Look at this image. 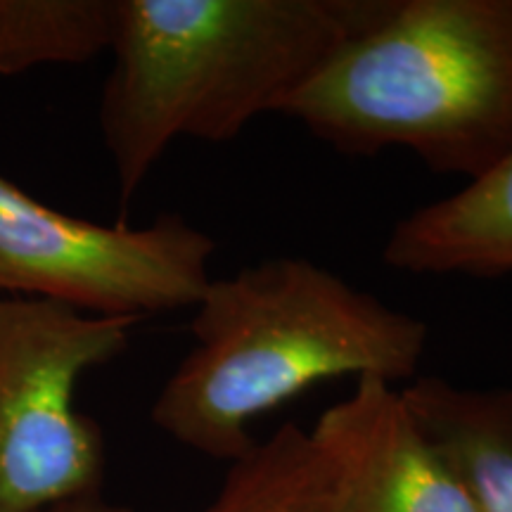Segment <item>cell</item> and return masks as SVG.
<instances>
[{"instance_id":"6da1fadb","label":"cell","mask_w":512,"mask_h":512,"mask_svg":"<svg viewBox=\"0 0 512 512\" xmlns=\"http://www.w3.org/2000/svg\"><path fill=\"white\" fill-rule=\"evenodd\" d=\"M392 0H114L100 133L128 204L178 138L280 112Z\"/></svg>"},{"instance_id":"7a4b0ae2","label":"cell","mask_w":512,"mask_h":512,"mask_svg":"<svg viewBox=\"0 0 512 512\" xmlns=\"http://www.w3.org/2000/svg\"><path fill=\"white\" fill-rule=\"evenodd\" d=\"M192 313L195 347L150 415L178 444L228 463L256 446V418L335 377L408 380L430 339L425 320L304 256H271L211 278Z\"/></svg>"},{"instance_id":"3957f363","label":"cell","mask_w":512,"mask_h":512,"mask_svg":"<svg viewBox=\"0 0 512 512\" xmlns=\"http://www.w3.org/2000/svg\"><path fill=\"white\" fill-rule=\"evenodd\" d=\"M283 114L344 155L401 147L475 181L512 152V0H392Z\"/></svg>"},{"instance_id":"277c9868","label":"cell","mask_w":512,"mask_h":512,"mask_svg":"<svg viewBox=\"0 0 512 512\" xmlns=\"http://www.w3.org/2000/svg\"><path fill=\"white\" fill-rule=\"evenodd\" d=\"M140 323L34 297H0V512L100 494L105 439L76 387L119 358Z\"/></svg>"},{"instance_id":"5b68a950","label":"cell","mask_w":512,"mask_h":512,"mask_svg":"<svg viewBox=\"0 0 512 512\" xmlns=\"http://www.w3.org/2000/svg\"><path fill=\"white\" fill-rule=\"evenodd\" d=\"M216 240L176 214L131 228L64 214L0 176V297H34L100 316L195 309Z\"/></svg>"},{"instance_id":"8992f818","label":"cell","mask_w":512,"mask_h":512,"mask_svg":"<svg viewBox=\"0 0 512 512\" xmlns=\"http://www.w3.org/2000/svg\"><path fill=\"white\" fill-rule=\"evenodd\" d=\"M309 434L328 465L332 512H475L401 389L380 377H358Z\"/></svg>"},{"instance_id":"52a82bcc","label":"cell","mask_w":512,"mask_h":512,"mask_svg":"<svg viewBox=\"0 0 512 512\" xmlns=\"http://www.w3.org/2000/svg\"><path fill=\"white\" fill-rule=\"evenodd\" d=\"M382 261L413 275L512 273V152L463 190L399 219Z\"/></svg>"},{"instance_id":"ba28073f","label":"cell","mask_w":512,"mask_h":512,"mask_svg":"<svg viewBox=\"0 0 512 512\" xmlns=\"http://www.w3.org/2000/svg\"><path fill=\"white\" fill-rule=\"evenodd\" d=\"M401 394L475 512H512V389L420 377Z\"/></svg>"},{"instance_id":"9c48e42d","label":"cell","mask_w":512,"mask_h":512,"mask_svg":"<svg viewBox=\"0 0 512 512\" xmlns=\"http://www.w3.org/2000/svg\"><path fill=\"white\" fill-rule=\"evenodd\" d=\"M202 512H332L330 472L309 430L290 422L230 463Z\"/></svg>"},{"instance_id":"30bf717a","label":"cell","mask_w":512,"mask_h":512,"mask_svg":"<svg viewBox=\"0 0 512 512\" xmlns=\"http://www.w3.org/2000/svg\"><path fill=\"white\" fill-rule=\"evenodd\" d=\"M114 0H0V76L107 53Z\"/></svg>"},{"instance_id":"8fae6325","label":"cell","mask_w":512,"mask_h":512,"mask_svg":"<svg viewBox=\"0 0 512 512\" xmlns=\"http://www.w3.org/2000/svg\"><path fill=\"white\" fill-rule=\"evenodd\" d=\"M41 512H133L128 505H119V503H110L107 498H102V494H91V496H81V498H72V501L57 503L53 508H46Z\"/></svg>"}]
</instances>
